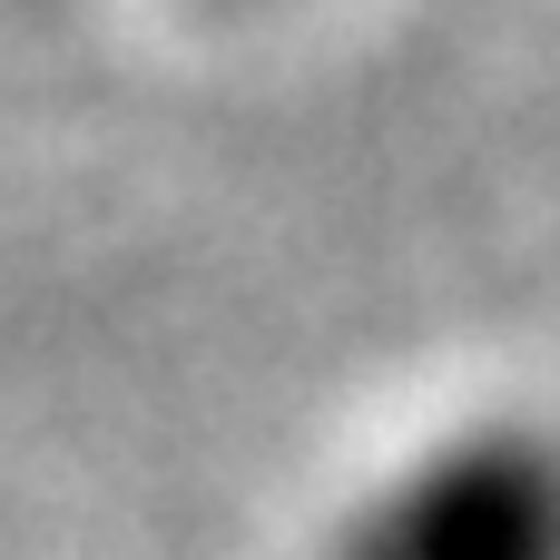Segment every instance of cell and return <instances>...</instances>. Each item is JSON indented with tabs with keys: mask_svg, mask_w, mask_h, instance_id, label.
Returning a JSON list of instances; mask_svg holds the SVG:
<instances>
[{
	"mask_svg": "<svg viewBox=\"0 0 560 560\" xmlns=\"http://www.w3.org/2000/svg\"><path fill=\"white\" fill-rule=\"evenodd\" d=\"M305 560H560V413H433L335 492Z\"/></svg>",
	"mask_w": 560,
	"mask_h": 560,
	"instance_id": "1",
	"label": "cell"
}]
</instances>
